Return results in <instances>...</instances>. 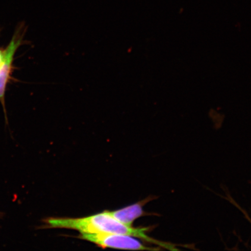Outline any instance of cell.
Returning <instances> with one entry per match:
<instances>
[{"label":"cell","instance_id":"obj_1","mask_svg":"<svg viewBox=\"0 0 251 251\" xmlns=\"http://www.w3.org/2000/svg\"><path fill=\"white\" fill-rule=\"evenodd\" d=\"M51 228L72 229L80 233H110L130 235L140 238L149 243L157 245L160 247L172 251L179 250L176 249V245L153 239L147 234L155 226L134 228L128 226L110 215L109 211L80 218H50L46 221Z\"/></svg>","mask_w":251,"mask_h":251},{"label":"cell","instance_id":"obj_2","mask_svg":"<svg viewBox=\"0 0 251 251\" xmlns=\"http://www.w3.org/2000/svg\"><path fill=\"white\" fill-rule=\"evenodd\" d=\"M80 239L90 241L102 248L126 250H161L159 248L149 247L130 235L110 233H80Z\"/></svg>","mask_w":251,"mask_h":251},{"label":"cell","instance_id":"obj_3","mask_svg":"<svg viewBox=\"0 0 251 251\" xmlns=\"http://www.w3.org/2000/svg\"><path fill=\"white\" fill-rule=\"evenodd\" d=\"M24 27H19L16 29L10 42L5 48V56L0 67V102L6 114L5 92L8 84L14 80L12 75L15 70L14 57L19 47L23 45L25 35Z\"/></svg>","mask_w":251,"mask_h":251},{"label":"cell","instance_id":"obj_4","mask_svg":"<svg viewBox=\"0 0 251 251\" xmlns=\"http://www.w3.org/2000/svg\"><path fill=\"white\" fill-rule=\"evenodd\" d=\"M158 198L156 196H150L145 200L141 201L133 204V205L125 207V208L117 210V211H109V213L112 217L117 219L122 224L128 226H131L133 222L137 219L142 217V216L159 215L157 213L154 214V213H147L143 211V206H145L146 204L158 199Z\"/></svg>","mask_w":251,"mask_h":251},{"label":"cell","instance_id":"obj_5","mask_svg":"<svg viewBox=\"0 0 251 251\" xmlns=\"http://www.w3.org/2000/svg\"><path fill=\"white\" fill-rule=\"evenodd\" d=\"M5 56V49L0 48V67L4 61Z\"/></svg>","mask_w":251,"mask_h":251}]
</instances>
